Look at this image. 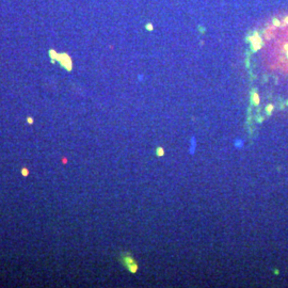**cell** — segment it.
I'll return each instance as SVG.
<instances>
[{"label": "cell", "instance_id": "cell-1", "mask_svg": "<svg viewBox=\"0 0 288 288\" xmlns=\"http://www.w3.org/2000/svg\"><path fill=\"white\" fill-rule=\"evenodd\" d=\"M21 174H23L24 176H27L28 175V170H27V169H23V170H21Z\"/></svg>", "mask_w": 288, "mask_h": 288}, {"label": "cell", "instance_id": "cell-2", "mask_svg": "<svg viewBox=\"0 0 288 288\" xmlns=\"http://www.w3.org/2000/svg\"><path fill=\"white\" fill-rule=\"evenodd\" d=\"M27 122L29 123V124H33V120L31 117H28L27 118Z\"/></svg>", "mask_w": 288, "mask_h": 288}]
</instances>
